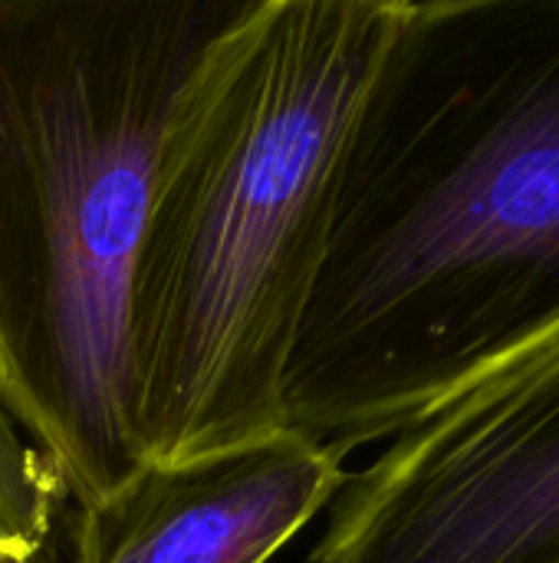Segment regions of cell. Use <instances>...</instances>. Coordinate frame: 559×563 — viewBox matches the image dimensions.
Listing matches in <instances>:
<instances>
[{
    "mask_svg": "<svg viewBox=\"0 0 559 563\" xmlns=\"http://www.w3.org/2000/svg\"><path fill=\"white\" fill-rule=\"evenodd\" d=\"M264 0H0V399L82 508L142 459L128 284L165 145Z\"/></svg>",
    "mask_w": 559,
    "mask_h": 563,
    "instance_id": "3",
    "label": "cell"
},
{
    "mask_svg": "<svg viewBox=\"0 0 559 563\" xmlns=\"http://www.w3.org/2000/svg\"><path fill=\"white\" fill-rule=\"evenodd\" d=\"M402 0H264L191 92L155 175L125 313L138 459L283 426L343 142Z\"/></svg>",
    "mask_w": 559,
    "mask_h": 563,
    "instance_id": "2",
    "label": "cell"
},
{
    "mask_svg": "<svg viewBox=\"0 0 559 563\" xmlns=\"http://www.w3.org/2000/svg\"><path fill=\"white\" fill-rule=\"evenodd\" d=\"M310 563H559V336L346 478Z\"/></svg>",
    "mask_w": 559,
    "mask_h": 563,
    "instance_id": "4",
    "label": "cell"
},
{
    "mask_svg": "<svg viewBox=\"0 0 559 563\" xmlns=\"http://www.w3.org/2000/svg\"><path fill=\"white\" fill-rule=\"evenodd\" d=\"M559 336V0H402L353 112L283 426L346 455Z\"/></svg>",
    "mask_w": 559,
    "mask_h": 563,
    "instance_id": "1",
    "label": "cell"
},
{
    "mask_svg": "<svg viewBox=\"0 0 559 563\" xmlns=\"http://www.w3.org/2000/svg\"><path fill=\"white\" fill-rule=\"evenodd\" d=\"M63 482L0 399V563H40Z\"/></svg>",
    "mask_w": 559,
    "mask_h": 563,
    "instance_id": "6",
    "label": "cell"
},
{
    "mask_svg": "<svg viewBox=\"0 0 559 563\" xmlns=\"http://www.w3.org/2000/svg\"><path fill=\"white\" fill-rule=\"evenodd\" d=\"M343 459L293 429L145 459L82 508L72 563H267L339 495Z\"/></svg>",
    "mask_w": 559,
    "mask_h": 563,
    "instance_id": "5",
    "label": "cell"
}]
</instances>
